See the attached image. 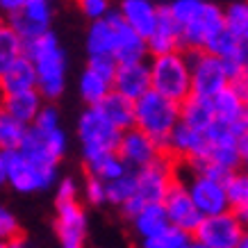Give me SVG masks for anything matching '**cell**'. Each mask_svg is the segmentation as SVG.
Returning a JSON list of instances; mask_svg holds the SVG:
<instances>
[{
    "instance_id": "4dcf8cb0",
    "label": "cell",
    "mask_w": 248,
    "mask_h": 248,
    "mask_svg": "<svg viewBox=\"0 0 248 248\" xmlns=\"http://www.w3.org/2000/svg\"><path fill=\"white\" fill-rule=\"evenodd\" d=\"M223 23L232 37L248 44V0H234L223 7Z\"/></svg>"
},
{
    "instance_id": "f35d334b",
    "label": "cell",
    "mask_w": 248,
    "mask_h": 248,
    "mask_svg": "<svg viewBox=\"0 0 248 248\" xmlns=\"http://www.w3.org/2000/svg\"><path fill=\"white\" fill-rule=\"evenodd\" d=\"M116 64H119V62L114 60V57H109V55H91L89 60H87V68H91L93 73L103 76L105 80H109V82H112V78H114Z\"/></svg>"
},
{
    "instance_id": "ffe728a7",
    "label": "cell",
    "mask_w": 248,
    "mask_h": 248,
    "mask_svg": "<svg viewBox=\"0 0 248 248\" xmlns=\"http://www.w3.org/2000/svg\"><path fill=\"white\" fill-rule=\"evenodd\" d=\"M146 46H148V57L171 53V50H182V28L175 23L166 5H159L157 25L151 32V37L146 39Z\"/></svg>"
},
{
    "instance_id": "52a82bcc",
    "label": "cell",
    "mask_w": 248,
    "mask_h": 248,
    "mask_svg": "<svg viewBox=\"0 0 248 248\" xmlns=\"http://www.w3.org/2000/svg\"><path fill=\"white\" fill-rule=\"evenodd\" d=\"M189 71H191V93L201 98H212L230 84V68L221 57L207 50H187Z\"/></svg>"
},
{
    "instance_id": "ba28073f",
    "label": "cell",
    "mask_w": 248,
    "mask_h": 248,
    "mask_svg": "<svg viewBox=\"0 0 248 248\" xmlns=\"http://www.w3.org/2000/svg\"><path fill=\"white\" fill-rule=\"evenodd\" d=\"M178 175H180V180L185 182V187H187L189 196H191V201H194L196 210L201 212L203 217L230 210V207H228L223 180L212 178L207 173L191 171V169H187V166H182V164H178Z\"/></svg>"
},
{
    "instance_id": "2e32d148",
    "label": "cell",
    "mask_w": 248,
    "mask_h": 248,
    "mask_svg": "<svg viewBox=\"0 0 248 248\" xmlns=\"http://www.w3.org/2000/svg\"><path fill=\"white\" fill-rule=\"evenodd\" d=\"M164 153L169 157H173L178 164H189L203 155L205 151V130H194L185 125L182 121L175 123V128L171 130V135L164 141Z\"/></svg>"
},
{
    "instance_id": "7bdbcfd3",
    "label": "cell",
    "mask_w": 248,
    "mask_h": 248,
    "mask_svg": "<svg viewBox=\"0 0 248 248\" xmlns=\"http://www.w3.org/2000/svg\"><path fill=\"white\" fill-rule=\"evenodd\" d=\"M2 248H32V244L23 234H18V237H14V239H9L2 244Z\"/></svg>"
},
{
    "instance_id": "60d3db41",
    "label": "cell",
    "mask_w": 248,
    "mask_h": 248,
    "mask_svg": "<svg viewBox=\"0 0 248 248\" xmlns=\"http://www.w3.org/2000/svg\"><path fill=\"white\" fill-rule=\"evenodd\" d=\"M30 2H37V0H0V14H14L18 9H23L25 5H30Z\"/></svg>"
},
{
    "instance_id": "30bf717a",
    "label": "cell",
    "mask_w": 248,
    "mask_h": 248,
    "mask_svg": "<svg viewBox=\"0 0 248 248\" xmlns=\"http://www.w3.org/2000/svg\"><path fill=\"white\" fill-rule=\"evenodd\" d=\"M223 28V7L212 0H203L201 9L182 25V50H203L207 41Z\"/></svg>"
},
{
    "instance_id": "4fadbf2b",
    "label": "cell",
    "mask_w": 248,
    "mask_h": 248,
    "mask_svg": "<svg viewBox=\"0 0 248 248\" xmlns=\"http://www.w3.org/2000/svg\"><path fill=\"white\" fill-rule=\"evenodd\" d=\"M162 205H164V212H166V218L173 228H180L185 232H194L196 226L201 223L203 214L196 210L194 201L189 196L185 182L180 180V175L171 182V187L166 189L164 198H162Z\"/></svg>"
},
{
    "instance_id": "484cf974",
    "label": "cell",
    "mask_w": 248,
    "mask_h": 248,
    "mask_svg": "<svg viewBox=\"0 0 248 248\" xmlns=\"http://www.w3.org/2000/svg\"><path fill=\"white\" fill-rule=\"evenodd\" d=\"M180 121L189 128L201 130V132L207 130L217 121L214 119V109H212V100L189 93L180 103Z\"/></svg>"
},
{
    "instance_id": "836d02e7",
    "label": "cell",
    "mask_w": 248,
    "mask_h": 248,
    "mask_svg": "<svg viewBox=\"0 0 248 248\" xmlns=\"http://www.w3.org/2000/svg\"><path fill=\"white\" fill-rule=\"evenodd\" d=\"M105 189H107V205H114V207L125 205L130 201V196L135 194V171L130 169L119 178L105 182Z\"/></svg>"
},
{
    "instance_id": "ab89813d",
    "label": "cell",
    "mask_w": 248,
    "mask_h": 248,
    "mask_svg": "<svg viewBox=\"0 0 248 248\" xmlns=\"http://www.w3.org/2000/svg\"><path fill=\"white\" fill-rule=\"evenodd\" d=\"M55 203H66V201H78V194H80V189H78V182L76 178H57L55 182Z\"/></svg>"
},
{
    "instance_id": "e0dca14e",
    "label": "cell",
    "mask_w": 248,
    "mask_h": 248,
    "mask_svg": "<svg viewBox=\"0 0 248 248\" xmlns=\"http://www.w3.org/2000/svg\"><path fill=\"white\" fill-rule=\"evenodd\" d=\"M109 21L114 25V50L112 57L116 62H137V60H148V46L141 34H137L128 23L119 16L116 9L109 12Z\"/></svg>"
},
{
    "instance_id": "cb8c5ba5",
    "label": "cell",
    "mask_w": 248,
    "mask_h": 248,
    "mask_svg": "<svg viewBox=\"0 0 248 248\" xmlns=\"http://www.w3.org/2000/svg\"><path fill=\"white\" fill-rule=\"evenodd\" d=\"M132 223V230H135L137 239H148L153 234L162 232L166 228L171 226L169 218H166V212H164V205L162 203H148L143 205L139 212H135L132 217L128 218Z\"/></svg>"
},
{
    "instance_id": "ee69618b",
    "label": "cell",
    "mask_w": 248,
    "mask_h": 248,
    "mask_svg": "<svg viewBox=\"0 0 248 248\" xmlns=\"http://www.w3.org/2000/svg\"><path fill=\"white\" fill-rule=\"evenodd\" d=\"M7 180V164H5V151L0 148V187Z\"/></svg>"
},
{
    "instance_id": "e575fe53",
    "label": "cell",
    "mask_w": 248,
    "mask_h": 248,
    "mask_svg": "<svg viewBox=\"0 0 248 248\" xmlns=\"http://www.w3.org/2000/svg\"><path fill=\"white\" fill-rule=\"evenodd\" d=\"M23 55V39L16 34L7 23L0 21V68Z\"/></svg>"
},
{
    "instance_id": "d4e9b609",
    "label": "cell",
    "mask_w": 248,
    "mask_h": 248,
    "mask_svg": "<svg viewBox=\"0 0 248 248\" xmlns=\"http://www.w3.org/2000/svg\"><path fill=\"white\" fill-rule=\"evenodd\" d=\"M210 100H212V109H214V119H217L218 123L230 125V123H234L239 116L246 114L244 96H241V91L237 89L232 82L226 84V87L218 91V93H214Z\"/></svg>"
},
{
    "instance_id": "f1b7e54d",
    "label": "cell",
    "mask_w": 248,
    "mask_h": 248,
    "mask_svg": "<svg viewBox=\"0 0 248 248\" xmlns=\"http://www.w3.org/2000/svg\"><path fill=\"white\" fill-rule=\"evenodd\" d=\"M226 187V198H228V207L232 212H244L248 207V173L244 169L230 171L223 180Z\"/></svg>"
},
{
    "instance_id": "7dc6e473",
    "label": "cell",
    "mask_w": 248,
    "mask_h": 248,
    "mask_svg": "<svg viewBox=\"0 0 248 248\" xmlns=\"http://www.w3.org/2000/svg\"><path fill=\"white\" fill-rule=\"evenodd\" d=\"M241 169H244V171L248 173V159H246V162H244V164H241Z\"/></svg>"
},
{
    "instance_id": "bcb514c9",
    "label": "cell",
    "mask_w": 248,
    "mask_h": 248,
    "mask_svg": "<svg viewBox=\"0 0 248 248\" xmlns=\"http://www.w3.org/2000/svg\"><path fill=\"white\" fill-rule=\"evenodd\" d=\"M239 217H241V221H244V226L248 228V207L244 212H239Z\"/></svg>"
},
{
    "instance_id": "7a4b0ae2",
    "label": "cell",
    "mask_w": 248,
    "mask_h": 248,
    "mask_svg": "<svg viewBox=\"0 0 248 248\" xmlns=\"http://www.w3.org/2000/svg\"><path fill=\"white\" fill-rule=\"evenodd\" d=\"M178 178V162L169 155H162L159 159L151 162L148 166H141L135 171V194L130 196L125 205H121L119 210L125 218H130L135 212H139L143 205L148 203H162L166 189L171 187V182Z\"/></svg>"
},
{
    "instance_id": "d590c367",
    "label": "cell",
    "mask_w": 248,
    "mask_h": 248,
    "mask_svg": "<svg viewBox=\"0 0 248 248\" xmlns=\"http://www.w3.org/2000/svg\"><path fill=\"white\" fill-rule=\"evenodd\" d=\"M84 201L93 207H100V205H107V189H105V182L96 178V175H91L87 173V178H84Z\"/></svg>"
},
{
    "instance_id": "9c48e42d",
    "label": "cell",
    "mask_w": 248,
    "mask_h": 248,
    "mask_svg": "<svg viewBox=\"0 0 248 248\" xmlns=\"http://www.w3.org/2000/svg\"><path fill=\"white\" fill-rule=\"evenodd\" d=\"M244 232L246 226L241 217L232 210H226L201 218V223L191 232V239L203 244L205 248H234Z\"/></svg>"
},
{
    "instance_id": "7c38bea8",
    "label": "cell",
    "mask_w": 248,
    "mask_h": 248,
    "mask_svg": "<svg viewBox=\"0 0 248 248\" xmlns=\"http://www.w3.org/2000/svg\"><path fill=\"white\" fill-rule=\"evenodd\" d=\"M87 230V212L78 201L55 203V232L62 248H84Z\"/></svg>"
},
{
    "instance_id": "c3c4849f",
    "label": "cell",
    "mask_w": 248,
    "mask_h": 248,
    "mask_svg": "<svg viewBox=\"0 0 248 248\" xmlns=\"http://www.w3.org/2000/svg\"><path fill=\"white\" fill-rule=\"evenodd\" d=\"M0 248H2V244H0Z\"/></svg>"
},
{
    "instance_id": "b9f144b4",
    "label": "cell",
    "mask_w": 248,
    "mask_h": 248,
    "mask_svg": "<svg viewBox=\"0 0 248 248\" xmlns=\"http://www.w3.org/2000/svg\"><path fill=\"white\" fill-rule=\"evenodd\" d=\"M232 84L241 91V96H244V105H246V112H248V71H244L239 78H234Z\"/></svg>"
},
{
    "instance_id": "8fae6325",
    "label": "cell",
    "mask_w": 248,
    "mask_h": 248,
    "mask_svg": "<svg viewBox=\"0 0 248 248\" xmlns=\"http://www.w3.org/2000/svg\"><path fill=\"white\" fill-rule=\"evenodd\" d=\"M68 148V137L62 125L57 128H37V125H28V135L23 139L21 148L28 157L46 162V164H60V159L66 155Z\"/></svg>"
},
{
    "instance_id": "6da1fadb",
    "label": "cell",
    "mask_w": 248,
    "mask_h": 248,
    "mask_svg": "<svg viewBox=\"0 0 248 248\" xmlns=\"http://www.w3.org/2000/svg\"><path fill=\"white\" fill-rule=\"evenodd\" d=\"M23 55L37 73V91L44 100H57L66 89V53L53 30L23 41Z\"/></svg>"
},
{
    "instance_id": "44dd1931",
    "label": "cell",
    "mask_w": 248,
    "mask_h": 248,
    "mask_svg": "<svg viewBox=\"0 0 248 248\" xmlns=\"http://www.w3.org/2000/svg\"><path fill=\"white\" fill-rule=\"evenodd\" d=\"M28 89H37V73L32 62L25 55H18L14 62L0 68V96Z\"/></svg>"
},
{
    "instance_id": "3957f363",
    "label": "cell",
    "mask_w": 248,
    "mask_h": 248,
    "mask_svg": "<svg viewBox=\"0 0 248 248\" xmlns=\"http://www.w3.org/2000/svg\"><path fill=\"white\" fill-rule=\"evenodd\" d=\"M148 73H151V89L175 103H182L191 93V71H189L187 50L151 55Z\"/></svg>"
},
{
    "instance_id": "ac0fdd59",
    "label": "cell",
    "mask_w": 248,
    "mask_h": 248,
    "mask_svg": "<svg viewBox=\"0 0 248 248\" xmlns=\"http://www.w3.org/2000/svg\"><path fill=\"white\" fill-rule=\"evenodd\" d=\"M112 89L123 96L137 98L151 89V73H148V60L137 62H119L112 78Z\"/></svg>"
},
{
    "instance_id": "d6a6232c",
    "label": "cell",
    "mask_w": 248,
    "mask_h": 248,
    "mask_svg": "<svg viewBox=\"0 0 248 248\" xmlns=\"http://www.w3.org/2000/svg\"><path fill=\"white\" fill-rule=\"evenodd\" d=\"M191 234L180 230V228L169 226L162 232L153 234L148 239L139 241V248H191Z\"/></svg>"
},
{
    "instance_id": "8d00e7d4",
    "label": "cell",
    "mask_w": 248,
    "mask_h": 248,
    "mask_svg": "<svg viewBox=\"0 0 248 248\" xmlns=\"http://www.w3.org/2000/svg\"><path fill=\"white\" fill-rule=\"evenodd\" d=\"M80 14L87 21H98V18H105L109 12L114 9L112 0H76Z\"/></svg>"
},
{
    "instance_id": "5bb4252c",
    "label": "cell",
    "mask_w": 248,
    "mask_h": 248,
    "mask_svg": "<svg viewBox=\"0 0 248 248\" xmlns=\"http://www.w3.org/2000/svg\"><path fill=\"white\" fill-rule=\"evenodd\" d=\"M116 153H119V157L125 162L128 169L137 171V169L148 166L151 162L162 157V155H164V148H162L155 139H151L148 135H143L141 130L130 128V130H123V132H121Z\"/></svg>"
},
{
    "instance_id": "f6af8a7d",
    "label": "cell",
    "mask_w": 248,
    "mask_h": 248,
    "mask_svg": "<svg viewBox=\"0 0 248 248\" xmlns=\"http://www.w3.org/2000/svg\"><path fill=\"white\" fill-rule=\"evenodd\" d=\"M234 248H248V228H246V232L241 234V239H239V244Z\"/></svg>"
},
{
    "instance_id": "7402d4cb",
    "label": "cell",
    "mask_w": 248,
    "mask_h": 248,
    "mask_svg": "<svg viewBox=\"0 0 248 248\" xmlns=\"http://www.w3.org/2000/svg\"><path fill=\"white\" fill-rule=\"evenodd\" d=\"M44 98L37 89L18 91V93H5L0 96V109L7 112L9 116H14L16 121H21L25 125H30L34 116L39 114V109L44 107Z\"/></svg>"
},
{
    "instance_id": "9a60e30c",
    "label": "cell",
    "mask_w": 248,
    "mask_h": 248,
    "mask_svg": "<svg viewBox=\"0 0 248 248\" xmlns=\"http://www.w3.org/2000/svg\"><path fill=\"white\" fill-rule=\"evenodd\" d=\"M50 21H53V7L50 0H37L30 2L23 9L14 12L7 16V25L23 39H34L39 34H44L46 30H50Z\"/></svg>"
},
{
    "instance_id": "d6986e66",
    "label": "cell",
    "mask_w": 248,
    "mask_h": 248,
    "mask_svg": "<svg viewBox=\"0 0 248 248\" xmlns=\"http://www.w3.org/2000/svg\"><path fill=\"white\" fill-rule=\"evenodd\" d=\"M114 9H116L121 18L128 23L137 34H141L143 39L151 37V32L155 30V25H157L159 5L155 0H119Z\"/></svg>"
},
{
    "instance_id": "8992f818",
    "label": "cell",
    "mask_w": 248,
    "mask_h": 248,
    "mask_svg": "<svg viewBox=\"0 0 248 248\" xmlns=\"http://www.w3.org/2000/svg\"><path fill=\"white\" fill-rule=\"evenodd\" d=\"M119 139L121 130L114 128L98 107H87L80 114V119H78V141H80L84 162H89L98 155H105V153H114L116 146H119Z\"/></svg>"
},
{
    "instance_id": "1f68e13d",
    "label": "cell",
    "mask_w": 248,
    "mask_h": 248,
    "mask_svg": "<svg viewBox=\"0 0 248 248\" xmlns=\"http://www.w3.org/2000/svg\"><path fill=\"white\" fill-rule=\"evenodd\" d=\"M25 135H28V125L0 109V148L2 151H16V148H21Z\"/></svg>"
},
{
    "instance_id": "603a6c76",
    "label": "cell",
    "mask_w": 248,
    "mask_h": 248,
    "mask_svg": "<svg viewBox=\"0 0 248 248\" xmlns=\"http://www.w3.org/2000/svg\"><path fill=\"white\" fill-rule=\"evenodd\" d=\"M96 107L105 114V119L112 123L114 128H119L121 132L135 128V100L132 98L123 96V93L112 89L100 100V105Z\"/></svg>"
},
{
    "instance_id": "83f0119b",
    "label": "cell",
    "mask_w": 248,
    "mask_h": 248,
    "mask_svg": "<svg viewBox=\"0 0 248 248\" xmlns=\"http://www.w3.org/2000/svg\"><path fill=\"white\" fill-rule=\"evenodd\" d=\"M78 91H80V98L87 103V107H96L112 91V82L93 73L91 68H84L82 76H80V82H78Z\"/></svg>"
},
{
    "instance_id": "5b68a950",
    "label": "cell",
    "mask_w": 248,
    "mask_h": 248,
    "mask_svg": "<svg viewBox=\"0 0 248 248\" xmlns=\"http://www.w3.org/2000/svg\"><path fill=\"white\" fill-rule=\"evenodd\" d=\"M5 164H7V180L5 185L18 191V194H37L46 191L57 182V166L46 164L28 157L23 151H5Z\"/></svg>"
},
{
    "instance_id": "74e56055",
    "label": "cell",
    "mask_w": 248,
    "mask_h": 248,
    "mask_svg": "<svg viewBox=\"0 0 248 248\" xmlns=\"http://www.w3.org/2000/svg\"><path fill=\"white\" fill-rule=\"evenodd\" d=\"M18 234H21V223H18L16 214L9 207L0 205V244L14 239Z\"/></svg>"
},
{
    "instance_id": "f546056e",
    "label": "cell",
    "mask_w": 248,
    "mask_h": 248,
    "mask_svg": "<svg viewBox=\"0 0 248 248\" xmlns=\"http://www.w3.org/2000/svg\"><path fill=\"white\" fill-rule=\"evenodd\" d=\"M84 166H87V173L100 178L103 182H109V180H114V178L123 175L125 171H130L128 166H125V162L119 157V153L116 151L105 153V155H98V157L84 162Z\"/></svg>"
},
{
    "instance_id": "4316f807",
    "label": "cell",
    "mask_w": 248,
    "mask_h": 248,
    "mask_svg": "<svg viewBox=\"0 0 248 248\" xmlns=\"http://www.w3.org/2000/svg\"><path fill=\"white\" fill-rule=\"evenodd\" d=\"M114 50V25L109 16L89 21V30H87V55H109Z\"/></svg>"
},
{
    "instance_id": "277c9868",
    "label": "cell",
    "mask_w": 248,
    "mask_h": 248,
    "mask_svg": "<svg viewBox=\"0 0 248 248\" xmlns=\"http://www.w3.org/2000/svg\"><path fill=\"white\" fill-rule=\"evenodd\" d=\"M180 121V103L148 89L135 100V128L164 146L175 123Z\"/></svg>"
}]
</instances>
